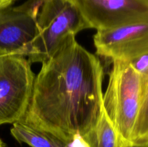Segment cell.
<instances>
[{
  "instance_id": "cell-1",
  "label": "cell",
  "mask_w": 148,
  "mask_h": 147,
  "mask_svg": "<svg viewBox=\"0 0 148 147\" xmlns=\"http://www.w3.org/2000/svg\"><path fill=\"white\" fill-rule=\"evenodd\" d=\"M103 68L69 35L42 63L23 120L68 143L85 135L103 112Z\"/></svg>"
},
{
  "instance_id": "cell-2",
  "label": "cell",
  "mask_w": 148,
  "mask_h": 147,
  "mask_svg": "<svg viewBox=\"0 0 148 147\" xmlns=\"http://www.w3.org/2000/svg\"><path fill=\"white\" fill-rule=\"evenodd\" d=\"M142 75L130 62L114 61L103 110L117 133L119 147L131 145L141 102Z\"/></svg>"
},
{
  "instance_id": "cell-3",
  "label": "cell",
  "mask_w": 148,
  "mask_h": 147,
  "mask_svg": "<svg viewBox=\"0 0 148 147\" xmlns=\"http://www.w3.org/2000/svg\"><path fill=\"white\" fill-rule=\"evenodd\" d=\"M90 28L74 0H43L37 16V35L29 50L30 63H43L69 35Z\"/></svg>"
},
{
  "instance_id": "cell-4",
  "label": "cell",
  "mask_w": 148,
  "mask_h": 147,
  "mask_svg": "<svg viewBox=\"0 0 148 147\" xmlns=\"http://www.w3.org/2000/svg\"><path fill=\"white\" fill-rule=\"evenodd\" d=\"M35 76L30 62L24 56H0V125L23 119Z\"/></svg>"
},
{
  "instance_id": "cell-5",
  "label": "cell",
  "mask_w": 148,
  "mask_h": 147,
  "mask_svg": "<svg viewBox=\"0 0 148 147\" xmlns=\"http://www.w3.org/2000/svg\"><path fill=\"white\" fill-rule=\"evenodd\" d=\"M43 0H28L0 9V56H27L37 35V16Z\"/></svg>"
},
{
  "instance_id": "cell-6",
  "label": "cell",
  "mask_w": 148,
  "mask_h": 147,
  "mask_svg": "<svg viewBox=\"0 0 148 147\" xmlns=\"http://www.w3.org/2000/svg\"><path fill=\"white\" fill-rule=\"evenodd\" d=\"M93 41L98 56L131 62L148 53V20L97 30Z\"/></svg>"
},
{
  "instance_id": "cell-7",
  "label": "cell",
  "mask_w": 148,
  "mask_h": 147,
  "mask_svg": "<svg viewBox=\"0 0 148 147\" xmlns=\"http://www.w3.org/2000/svg\"><path fill=\"white\" fill-rule=\"evenodd\" d=\"M90 28L97 30L148 20V0H74Z\"/></svg>"
},
{
  "instance_id": "cell-8",
  "label": "cell",
  "mask_w": 148,
  "mask_h": 147,
  "mask_svg": "<svg viewBox=\"0 0 148 147\" xmlns=\"http://www.w3.org/2000/svg\"><path fill=\"white\" fill-rule=\"evenodd\" d=\"M10 132L18 142L31 147H69L68 143L30 125L23 120L14 122Z\"/></svg>"
},
{
  "instance_id": "cell-9",
  "label": "cell",
  "mask_w": 148,
  "mask_h": 147,
  "mask_svg": "<svg viewBox=\"0 0 148 147\" xmlns=\"http://www.w3.org/2000/svg\"><path fill=\"white\" fill-rule=\"evenodd\" d=\"M82 137L88 147H119L116 132L103 110L96 125Z\"/></svg>"
},
{
  "instance_id": "cell-10",
  "label": "cell",
  "mask_w": 148,
  "mask_h": 147,
  "mask_svg": "<svg viewBox=\"0 0 148 147\" xmlns=\"http://www.w3.org/2000/svg\"><path fill=\"white\" fill-rule=\"evenodd\" d=\"M146 144H148V69L142 75L141 102L131 139V145Z\"/></svg>"
},
{
  "instance_id": "cell-11",
  "label": "cell",
  "mask_w": 148,
  "mask_h": 147,
  "mask_svg": "<svg viewBox=\"0 0 148 147\" xmlns=\"http://www.w3.org/2000/svg\"><path fill=\"white\" fill-rule=\"evenodd\" d=\"M69 147H88L82 137L80 135H76L72 141L69 143Z\"/></svg>"
},
{
  "instance_id": "cell-12",
  "label": "cell",
  "mask_w": 148,
  "mask_h": 147,
  "mask_svg": "<svg viewBox=\"0 0 148 147\" xmlns=\"http://www.w3.org/2000/svg\"><path fill=\"white\" fill-rule=\"evenodd\" d=\"M16 0H0V9L8 7Z\"/></svg>"
},
{
  "instance_id": "cell-13",
  "label": "cell",
  "mask_w": 148,
  "mask_h": 147,
  "mask_svg": "<svg viewBox=\"0 0 148 147\" xmlns=\"http://www.w3.org/2000/svg\"><path fill=\"white\" fill-rule=\"evenodd\" d=\"M121 147H148V144H140V145L132 144V145H127V146H121Z\"/></svg>"
},
{
  "instance_id": "cell-14",
  "label": "cell",
  "mask_w": 148,
  "mask_h": 147,
  "mask_svg": "<svg viewBox=\"0 0 148 147\" xmlns=\"http://www.w3.org/2000/svg\"><path fill=\"white\" fill-rule=\"evenodd\" d=\"M0 147H6L5 144L2 141V140L0 139Z\"/></svg>"
}]
</instances>
